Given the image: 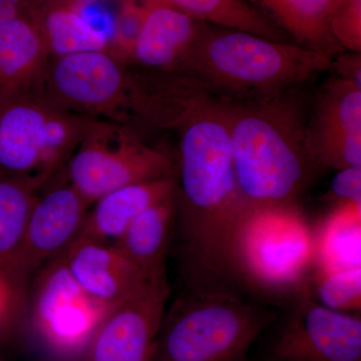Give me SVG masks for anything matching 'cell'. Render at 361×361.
<instances>
[{
    "instance_id": "cell-1",
    "label": "cell",
    "mask_w": 361,
    "mask_h": 361,
    "mask_svg": "<svg viewBox=\"0 0 361 361\" xmlns=\"http://www.w3.org/2000/svg\"><path fill=\"white\" fill-rule=\"evenodd\" d=\"M146 121L178 135L174 233L188 290L231 287L233 240L249 205L235 175L222 99L189 78H171L152 97Z\"/></svg>"
},
{
    "instance_id": "cell-2",
    "label": "cell",
    "mask_w": 361,
    "mask_h": 361,
    "mask_svg": "<svg viewBox=\"0 0 361 361\" xmlns=\"http://www.w3.org/2000/svg\"><path fill=\"white\" fill-rule=\"evenodd\" d=\"M301 87L264 102L222 99L235 175L248 205H293L322 171L308 147Z\"/></svg>"
},
{
    "instance_id": "cell-3",
    "label": "cell",
    "mask_w": 361,
    "mask_h": 361,
    "mask_svg": "<svg viewBox=\"0 0 361 361\" xmlns=\"http://www.w3.org/2000/svg\"><path fill=\"white\" fill-rule=\"evenodd\" d=\"M332 59L294 44L204 23L175 66L213 97L235 103L274 99L331 70Z\"/></svg>"
},
{
    "instance_id": "cell-4",
    "label": "cell",
    "mask_w": 361,
    "mask_h": 361,
    "mask_svg": "<svg viewBox=\"0 0 361 361\" xmlns=\"http://www.w3.org/2000/svg\"><path fill=\"white\" fill-rule=\"evenodd\" d=\"M276 315L232 287L187 290L165 311L152 361H244Z\"/></svg>"
},
{
    "instance_id": "cell-5",
    "label": "cell",
    "mask_w": 361,
    "mask_h": 361,
    "mask_svg": "<svg viewBox=\"0 0 361 361\" xmlns=\"http://www.w3.org/2000/svg\"><path fill=\"white\" fill-rule=\"evenodd\" d=\"M315 261V234L297 204L247 207L234 240V279L273 295L297 296Z\"/></svg>"
},
{
    "instance_id": "cell-6",
    "label": "cell",
    "mask_w": 361,
    "mask_h": 361,
    "mask_svg": "<svg viewBox=\"0 0 361 361\" xmlns=\"http://www.w3.org/2000/svg\"><path fill=\"white\" fill-rule=\"evenodd\" d=\"M92 118L61 108L42 92L0 101V173L51 183Z\"/></svg>"
},
{
    "instance_id": "cell-7",
    "label": "cell",
    "mask_w": 361,
    "mask_h": 361,
    "mask_svg": "<svg viewBox=\"0 0 361 361\" xmlns=\"http://www.w3.org/2000/svg\"><path fill=\"white\" fill-rule=\"evenodd\" d=\"M90 205L104 195L137 183L176 177V161L142 141L130 123L92 120L63 171Z\"/></svg>"
},
{
    "instance_id": "cell-8",
    "label": "cell",
    "mask_w": 361,
    "mask_h": 361,
    "mask_svg": "<svg viewBox=\"0 0 361 361\" xmlns=\"http://www.w3.org/2000/svg\"><path fill=\"white\" fill-rule=\"evenodd\" d=\"M42 190L26 226L16 270L13 296L0 329H14L28 310L30 285L44 266L65 255L82 230L90 204L61 173Z\"/></svg>"
},
{
    "instance_id": "cell-9",
    "label": "cell",
    "mask_w": 361,
    "mask_h": 361,
    "mask_svg": "<svg viewBox=\"0 0 361 361\" xmlns=\"http://www.w3.org/2000/svg\"><path fill=\"white\" fill-rule=\"evenodd\" d=\"M42 92L61 108L92 120L130 123L127 66L109 51L49 59Z\"/></svg>"
},
{
    "instance_id": "cell-10",
    "label": "cell",
    "mask_w": 361,
    "mask_h": 361,
    "mask_svg": "<svg viewBox=\"0 0 361 361\" xmlns=\"http://www.w3.org/2000/svg\"><path fill=\"white\" fill-rule=\"evenodd\" d=\"M32 280L30 313L40 341L56 357L80 361L110 308L94 302L80 289L63 255L44 266Z\"/></svg>"
},
{
    "instance_id": "cell-11",
    "label": "cell",
    "mask_w": 361,
    "mask_h": 361,
    "mask_svg": "<svg viewBox=\"0 0 361 361\" xmlns=\"http://www.w3.org/2000/svg\"><path fill=\"white\" fill-rule=\"evenodd\" d=\"M280 327L270 361H361V318L324 307L306 292Z\"/></svg>"
},
{
    "instance_id": "cell-12",
    "label": "cell",
    "mask_w": 361,
    "mask_h": 361,
    "mask_svg": "<svg viewBox=\"0 0 361 361\" xmlns=\"http://www.w3.org/2000/svg\"><path fill=\"white\" fill-rule=\"evenodd\" d=\"M169 292L167 278L146 280L106 311L80 361H152Z\"/></svg>"
},
{
    "instance_id": "cell-13",
    "label": "cell",
    "mask_w": 361,
    "mask_h": 361,
    "mask_svg": "<svg viewBox=\"0 0 361 361\" xmlns=\"http://www.w3.org/2000/svg\"><path fill=\"white\" fill-rule=\"evenodd\" d=\"M63 258L80 289L106 308L127 298L146 281L115 244L75 242Z\"/></svg>"
},
{
    "instance_id": "cell-14",
    "label": "cell",
    "mask_w": 361,
    "mask_h": 361,
    "mask_svg": "<svg viewBox=\"0 0 361 361\" xmlns=\"http://www.w3.org/2000/svg\"><path fill=\"white\" fill-rule=\"evenodd\" d=\"M204 23L158 0H147L130 63L148 71L174 70L193 47Z\"/></svg>"
},
{
    "instance_id": "cell-15",
    "label": "cell",
    "mask_w": 361,
    "mask_h": 361,
    "mask_svg": "<svg viewBox=\"0 0 361 361\" xmlns=\"http://www.w3.org/2000/svg\"><path fill=\"white\" fill-rule=\"evenodd\" d=\"M176 188V177L163 178L118 188L104 195L90 206L73 243H116L144 211L173 193Z\"/></svg>"
},
{
    "instance_id": "cell-16",
    "label": "cell",
    "mask_w": 361,
    "mask_h": 361,
    "mask_svg": "<svg viewBox=\"0 0 361 361\" xmlns=\"http://www.w3.org/2000/svg\"><path fill=\"white\" fill-rule=\"evenodd\" d=\"M49 56L37 26L25 18L0 25V101L42 92Z\"/></svg>"
},
{
    "instance_id": "cell-17",
    "label": "cell",
    "mask_w": 361,
    "mask_h": 361,
    "mask_svg": "<svg viewBox=\"0 0 361 361\" xmlns=\"http://www.w3.org/2000/svg\"><path fill=\"white\" fill-rule=\"evenodd\" d=\"M176 209L177 188L144 211L114 243L146 280L167 278L166 260L174 235Z\"/></svg>"
},
{
    "instance_id": "cell-18",
    "label": "cell",
    "mask_w": 361,
    "mask_h": 361,
    "mask_svg": "<svg viewBox=\"0 0 361 361\" xmlns=\"http://www.w3.org/2000/svg\"><path fill=\"white\" fill-rule=\"evenodd\" d=\"M49 184L42 180L0 173V286L6 292V312L13 296L14 270L26 226L33 205Z\"/></svg>"
},
{
    "instance_id": "cell-19",
    "label": "cell",
    "mask_w": 361,
    "mask_h": 361,
    "mask_svg": "<svg viewBox=\"0 0 361 361\" xmlns=\"http://www.w3.org/2000/svg\"><path fill=\"white\" fill-rule=\"evenodd\" d=\"M294 44L334 59L343 49L330 30L331 0H247Z\"/></svg>"
},
{
    "instance_id": "cell-20",
    "label": "cell",
    "mask_w": 361,
    "mask_h": 361,
    "mask_svg": "<svg viewBox=\"0 0 361 361\" xmlns=\"http://www.w3.org/2000/svg\"><path fill=\"white\" fill-rule=\"evenodd\" d=\"M360 206L336 207L319 229L314 230L313 268L329 271L360 268Z\"/></svg>"
},
{
    "instance_id": "cell-21",
    "label": "cell",
    "mask_w": 361,
    "mask_h": 361,
    "mask_svg": "<svg viewBox=\"0 0 361 361\" xmlns=\"http://www.w3.org/2000/svg\"><path fill=\"white\" fill-rule=\"evenodd\" d=\"M209 25L243 30L279 40L293 42L288 35L268 20L247 0H158Z\"/></svg>"
},
{
    "instance_id": "cell-22",
    "label": "cell",
    "mask_w": 361,
    "mask_h": 361,
    "mask_svg": "<svg viewBox=\"0 0 361 361\" xmlns=\"http://www.w3.org/2000/svg\"><path fill=\"white\" fill-rule=\"evenodd\" d=\"M51 58L78 52L109 51L110 39L94 27L80 8L61 6L47 11L37 26Z\"/></svg>"
},
{
    "instance_id": "cell-23",
    "label": "cell",
    "mask_w": 361,
    "mask_h": 361,
    "mask_svg": "<svg viewBox=\"0 0 361 361\" xmlns=\"http://www.w3.org/2000/svg\"><path fill=\"white\" fill-rule=\"evenodd\" d=\"M307 129L361 132V87L334 78L318 94Z\"/></svg>"
},
{
    "instance_id": "cell-24",
    "label": "cell",
    "mask_w": 361,
    "mask_h": 361,
    "mask_svg": "<svg viewBox=\"0 0 361 361\" xmlns=\"http://www.w3.org/2000/svg\"><path fill=\"white\" fill-rule=\"evenodd\" d=\"M304 292L329 310L357 313L361 305L360 268L322 270L313 268Z\"/></svg>"
},
{
    "instance_id": "cell-25",
    "label": "cell",
    "mask_w": 361,
    "mask_h": 361,
    "mask_svg": "<svg viewBox=\"0 0 361 361\" xmlns=\"http://www.w3.org/2000/svg\"><path fill=\"white\" fill-rule=\"evenodd\" d=\"M306 132L311 155L322 170L361 166V132L307 128Z\"/></svg>"
},
{
    "instance_id": "cell-26",
    "label": "cell",
    "mask_w": 361,
    "mask_h": 361,
    "mask_svg": "<svg viewBox=\"0 0 361 361\" xmlns=\"http://www.w3.org/2000/svg\"><path fill=\"white\" fill-rule=\"evenodd\" d=\"M147 0L140 4L137 0H127L115 20L109 51L126 66L130 65L133 51L141 32Z\"/></svg>"
},
{
    "instance_id": "cell-27",
    "label": "cell",
    "mask_w": 361,
    "mask_h": 361,
    "mask_svg": "<svg viewBox=\"0 0 361 361\" xmlns=\"http://www.w3.org/2000/svg\"><path fill=\"white\" fill-rule=\"evenodd\" d=\"M330 30L343 51H361V0H331Z\"/></svg>"
},
{
    "instance_id": "cell-28",
    "label": "cell",
    "mask_w": 361,
    "mask_h": 361,
    "mask_svg": "<svg viewBox=\"0 0 361 361\" xmlns=\"http://www.w3.org/2000/svg\"><path fill=\"white\" fill-rule=\"evenodd\" d=\"M329 196L336 206H361V166L337 171L330 184Z\"/></svg>"
},
{
    "instance_id": "cell-29",
    "label": "cell",
    "mask_w": 361,
    "mask_h": 361,
    "mask_svg": "<svg viewBox=\"0 0 361 361\" xmlns=\"http://www.w3.org/2000/svg\"><path fill=\"white\" fill-rule=\"evenodd\" d=\"M331 70L338 78L361 87V56L357 52H341L332 59Z\"/></svg>"
},
{
    "instance_id": "cell-30",
    "label": "cell",
    "mask_w": 361,
    "mask_h": 361,
    "mask_svg": "<svg viewBox=\"0 0 361 361\" xmlns=\"http://www.w3.org/2000/svg\"><path fill=\"white\" fill-rule=\"evenodd\" d=\"M18 0H0V25L18 18Z\"/></svg>"
},
{
    "instance_id": "cell-31",
    "label": "cell",
    "mask_w": 361,
    "mask_h": 361,
    "mask_svg": "<svg viewBox=\"0 0 361 361\" xmlns=\"http://www.w3.org/2000/svg\"><path fill=\"white\" fill-rule=\"evenodd\" d=\"M6 307L7 299L6 292H4V289H2V287L0 286V324H1L4 316H6Z\"/></svg>"
},
{
    "instance_id": "cell-32",
    "label": "cell",
    "mask_w": 361,
    "mask_h": 361,
    "mask_svg": "<svg viewBox=\"0 0 361 361\" xmlns=\"http://www.w3.org/2000/svg\"><path fill=\"white\" fill-rule=\"evenodd\" d=\"M78 1L84 2V4H94L96 1H101V0H78Z\"/></svg>"
}]
</instances>
